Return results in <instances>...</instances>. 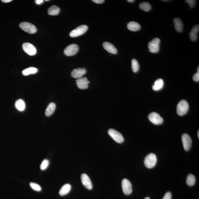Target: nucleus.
Returning <instances> with one entry per match:
<instances>
[{"label":"nucleus","mask_w":199,"mask_h":199,"mask_svg":"<svg viewBox=\"0 0 199 199\" xmlns=\"http://www.w3.org/2000/svg\"><path fill=\"white\" fill-rule=\"evenodd\" d=\"M139 7L142 10L146 12L149 11L151 9L150 4L149 3L146 2L141 3L139 5Z\"/></svg>","instance_id":"26"},{"label":"nucleus","mask_w":199,"mask_h":199,"mask_svg":"<svg viewBox=\"0 0 199 199\" xmlns=\"http://www.w3.org/2000/svg\"><path fill=\"white\" fill-rule=\"evenodd\" d=\"M19 27L23 30L28 33L35 34L37 31V29L35 25L27 22L21 23Z\"/></svg>","instance_id":"4"},{"label":"nucleus","mask_w":199,"mask_h":199,"mask_svg":"<svg viewBox=\"0 0 199 199\" xmlns=\"http://www.w3.org/2000/svg\"><path fill=\"white\" fill-rule=\"evenodd\" d=\"M86 70L84 68H79L73 69L71 73V75L73 78L79 79L82 78L86 74Z\"/></svg>","instance_id":"12"},{"label":"nucleus","mask_w":199,"mask_h":199,"mask_svg":"<svg viewBox=\"0 0 199 199\" xmlns=\"http://www.w3.org/2000/svg\"><path fill=\"white\" fill-rule=\"evenodd\" d=\"M164 85V81L162 79H159L155 81L152 86V89L155 91H159L163 88Z\"/></svg>","instance_id":"21"},{"label":"nucleus","mask_w":199,"mask_h":199,"mask_svg":"<svg viewBox=\"0 0 199 199\" xmlns=\"http://www.w3.org/2000/svg\"><path fill=\"white\" fill-rule=\"evenodd\" d=\"M88 29V26L82 25L79 26L71 31L69 35L71 37H76L85 33Z\"/></svg>","instance_id":"3"},{"label":"nucleus","mask_w":199,"mask_h":199,"mask_svg":"<svg viewBox=\"0 0 199 199\" xmlns=\"http://www.w3.org/2000/svg\"><path fill=\"white\" fill-rule=\"evenodd\" d=\"M157 162L156 155L151 153L147 155L144 160V164L147 168H153L156 165Z\"/></svg>","instance_id":"1"},{"label":"nucleus","mask_w":199,"mask_h":199,"mask_svg":"<svg viewBox=\"0 0 199 199\" xmlns=\"http://www.w3.org/2000/svg\"><path fill=\"white\" fill-rule=\"evenodd\" d=\"M78 46L76 44H72L67 46L64 50V53L67 56L75 55L79 51Z\"/></svg>","instance_id":"7"},{"label":"nucleus","mask_w":199,"mask_h":199,"mask_svg":"<svg viewBox=\"0 0 199 199\" xmlns=\"http://www.w3.org/2000/svg\"><path fill=\"white\" fill-rule=\"evenodd\" d=\"M35 2L38 5H40V4L43 3L44 1L43 0H36V1H35Z\"/></svg>","instance_id":"34"},{"label":"nucleus","mask_w":199,"mask_h":199,"mask_svg":"<svg viewBox=\"0 0 199 199\" xmlns=\"http://www.w3.org/2000/svg\"><path fill=\"white\" fill-rule=\"evenodd\" d=\"M38 69L33 67H30L24 69L22 71V74L24 76H28L31 74H35L38 72Z\"/></svg>","instance_id":"24"},{"label":"nucleus","mask_w":199,"mask_h":199,"mask_svg":"<svg viewBox=\"0 0 199 199\" xmlns=\"http://www.w3.org/2000/svg\"><path fill=\"white\" fill-rule=\"evenodd\" d=\"M49 164V161L47 159H45L42 161L40 165V168L42 170H44L47 169Z\"/></svg>","instance_id":"28"},{"label":"nucleus","mask_w":199,"mask_h":199,"mask_svg":"<svg viewBox=\"0 0 199 199\" xmlns=\"http://www.w3.org/2000/svg\"><path fill=\"white\" fill-rule=\"evenodd\" d=\"M148 118L152 123L155 125H159L163 123V118L159 114L156 112H153L148 116Z\"/></svg>","instance_id":"8"},{"label":"nucleus","mask_w":199,"mask_h":199,"mask_svg":"<svg viewBox=\"0 0 199 199\" xmlns=\"http://www.w3.org/2000/svg\"><path fill=\"white\" fill-rule=\"evenodd\" d=\"M30 186L33 190L37 191H40L41 190V188L40 185L35 182H31L30 184Z\"/></svg>","instance_id":"29"},{"label":"nucleus","mask_w":199,"mask_h":199,"mask_svg":"<svg viewBox=\"0 0 199 199\" xmlns=\"http://www.w3.org/2000/svg\"><path fill=\"white\" fill-rule=\"evenodd\" d=\"M60 9L58 7L53 5L50 7L48 10V13L50 15L56 16L59 14Z\"/></svg>","instance_id":"23"},{"label":"nucleus","mask_w":199,"mask_h":199,"mask_svg":"<svg viewBox=\"0 0 199 199\" xmlns=\"http://www.w3.org/2000/svg\"><path fill=\"white\" fill-rule=\"evenodd\" d=\"M122 187L123 193L126 195L130 194L133 191L131 183L129 180L126 178L122 180Z\"/></svg>","instance_id":"9"},{"label":"nucleus","mask_w":199,"mask_h":199,"mask_svg":"<svg viewBox=\"0 0 199 199\" xmlns=\"http://www.w3.org/2000/svg\"><path fill=\"white\" fill-rule=\"evenodd\" d=\"M172 194L171 192H167L165 194L164 197L162 199H171Z\"/></svg>","instance_id":"32"},{"label":"nucleus","mask_w":199,"mask_h":199,"mask_svg":"<svg viewBox=\"0 0 199 199\" xmlns=\"http://www.w3.org/2000/svg\"><path fill=\"white\" fill-rule=\"evenodd\" d=\"M77 87L80 89H86L88 88V84L90 82L87 77H82L76 80Z\"/></svg>","instance_id":"14"},{"label":"nucleus","mask_w":199,"mask_h":199,"mask_svg":"<svg viewBox=\"0 0 199 199\" xmlns=\"http://www.w3.org/2000/svg\"><path fill=\"white\" fill-rule=\"evenodd\" d=\"M128 29L131 31H136L141 29V26L140 24L136 22L130 21L127 25Z\"/></svg>","instance_id":"17"},{"label":"nucleus","mask_w":199,"mask_h":199,"mask_svg":"<svg viewBox=\"0 0 199 199\" xmlns=\"http://www.w3.org/2000/svg\"><path fill=\"white\" fill-rule=\"evenodd\" d=\"M196 178L195 176L192 174H189L187 178L186 182L188 185L193 186L195 184Z\"/></svg>","instance_id":"25"},{"label":"nucleus","mask_w":199,"mask_h":199,"mask_svg":"<svg viewBox=\"0 0 199 199\" xmlns=\"http://www.w3.org/2000/svg\"><path fill=\"white\" fill-rule=\"evenodd\" d=\"M182 140L185 151H189L191 148L192 144L191 139L190 136L187 133H184L182 135Z\"/></svg>","instance_id":"11"},{"label":"nucleus","mask_w":199,"mask_h":199,"mask_svg":"<svg viewBox=\"0 0 199 199\" xmlns=\"http://www.w3.org/2000/svg\"><path fill=\"white\" fill-rule=\"evenodd\" d=\"M131 64L132 69L133 72L134 73L138 72L140 69V65L137 60L133 59H132Z\"/></svg>","instance_id":"27"},{"label":"nucleus","mask_w":199,"mask_h":199,"mask_svg":"<svg viewBox=\"0 0 199 199\" xmlns=\"http://www.w3.org/2000/svg\"><path fill=\"white\" fill-rule=\"evenodd\" d=\"M199 31V26L198 24L194 26L192 28L190 33H189V38L192 41H195L197 39V34Z\"/></svg>","instance_id":"16"},{"label":"nucleus","mask_w":199,"mask_h":199,"mask_svg":"<svg viewBox=\"0 0 199 199\" xmlns=\"http://www.w3.org/2000/svg\"><path fill=\"white\" fill-rule=\"evenodd\" d=\"M81 181L83 185L86 189H92L93 185L92 182L87 174L85 173L82 174Z\"/></svg>","instance_id":"13"},{"label":"nucleus","mask_w":199,"mask_h":199,"mask_svg":"<svg viewBox=\"0 0 199 199\" xmlns=\"http://www.w3.org/2000/svg\"><path fill=\"white\" fill-rule=\"evenodd\" d=\"M71 189V186L69 184H66L64 185L61 188L59 191V194L61 196L66 195L69 193Z\"/></svg>","instance_id":"19"},{"label":"nucleus","mask_w":199,"mask_h":199,"mask_svg":"<svg viewBox=\"0 0 199 199\" xmlns=\"http://www.w3.org/2000/svg\"><path fill=\"white\" fill-rule=\"evenodd\" d=\"M92 1L95 3L98 4L102 3L105 2L104 0H93Z\"/></svg>","instance_id":"33"},{"label":"nucleus","mask_w":199,"mask_h":199,"mask_svg":"<svg viewBox=\"0 0 199 199\" xmlns=\"http://www.w3.org/2000/svg\"><path fill=\"white\" fill-rule=\"evenodd\" d=\"M160 41V39L155 38L149 43V50L151 53H156L159 52Z\"/></svg>","instance_id":"5"},{"label":"nucleus","mask_w":199,"mask_h":199,"mask_svg":"<svg viewBox=\"0 0 199 199\" xmlns=\"http://www.w3.org/2000/svg\"><path fill=\"white\" fill-rule=\"evenodd\" d=\"M15 106L17 110L20 111H23L25 110L26 104L23 100L19 99L16 101L15 103Z\"/></svg>","instance_id":"20"},{"label":"nucleus","mask_w":199,"mask_h":199,"mask_svg":"<svg viewBox=\"0 0 199 199\" xmlns=\"http://www.w3.org/2000/svg\"><path fill=\"white\" fill-rule=\"evenodd\" d=\"M103 47L106 51L111 54H116L118 53V51L115 46L108 42H104L103 44Z\"/></svg>","instance_id":"15"},{"label":"nucleus","mask_w":199,"mask_h":199,"mask_svg":"<svg viewBox=\"0 0 199 199\" xmlns=\"http://www.w3.org/2000/svg\"><path fill=\"white\" fill-rule=\"evenodd\" d=\"M12 0H2V2L4 3H9L11 2Z\"/></svg>","instance_id":"35"},{"label":"nucleus","mask_w":199,"mask_h":199,"mask_svg":"<svg viewBox=\"0 0 199 199\" xmlns=\"http://www.w3.org/2000/svg\"><path fill=\"white\" fill-rule=\"evenodd\" d=\"M55 108L56 105L55 103L51 102L48 106L46 110L45 114L47 117L50 116L54 113L55 110Z\"/></svg>","instance_id":"22"},{"label":"nucleus","mask_w":199,"mask_h":199,"mask_svg":"<svg viewBox=\"0 0 199 199\" xmlns=\"http://www.w3.org/2000/svg\"><path fill=\"white\" fill-rule=\"evenodd\" d=\"M23 50L28 55H35L37 53V50L35 46L29 43H25L22 45Z\"/></svg>","instance_id":"10"},{"label":"nucleus","mask_w":199,"mask_h":199,"mask_svg":"<svg viewBox=\"0 0 199 199\" xmlns=\"http://www.w3.org/2000/svg\"><path fill=\"white\" fill-rule=\"evenodd\" d=\"M144 199H150V198L149 197H146Z\"/></svg>","instance_id":"37"},{"label":"nucleus","mask_w":199,"mask_h":199,"mask_svg":"<svg viewBox=\"0 0 199 199\" xmlns=\"http://www.w3.org/2000/svg\"><path fill=\"white\" fill-rule=\"evenodd\" d=\"M193 79L196 82L199 81V67L198 68V72L193 75Z\"/></svg>","instance_id":"31"},{"label":"nucleus","mask_w":199,"mask_h":199,"mask_svg":"<svg viewBox=\"0 0 199 199\" xmlns=\"http://www.w3.org/2000/svg\"><path fill=\"white\" fill-rule=\"evenodd\" d=\"M174 24L176 31L178 32H182L183 30V24L182 20L178 18L174 19Z\"/></svg>","instance_id":"18"},{"label":"nucleus","mask_w":199,"mask_h":199,"mask_svg":"<svg viewBox=\"0 0 199 199\" xmlns=\"http://www.w3.org/2000/svg\"><path fill=\"white\" fill-rule=\"evenodd\" d=\"M127 1L128 2H133L135 1L134 0H128Z\"/></svg>","instance_id":"36"},{"label":"nucleus","mask_w":199,"mask_h":199,"mask_svg":"<svg viewBox=\"0 0 199 199\" xmlns=\"http://www.w3.org/2000/svg\"><path fill=\"white\" fill-rule=\"evenodd\" d=\"M108 133L110 137L117 142L121 144L124 142V140L123 136L118 131L113 129H110L108 131Z\"/></svg>","instance_id":"6"},{"label":"nucleus","mask_w":199,"mask_h":199,"mask_svg":"<svg viewBox=\"0 0 199 199\" xmlns=\"http://www.w3.org/2000/svg\"><path fill=\"white\" fill-rule=\"evenodd\" d=\"M198 138L199 137V131H198Z\"/></svg>","instance_id":"38"},{"label":"nucleus","mask_w":199,"mask_h":199,"mask_svg":"<svg viewBox=\"0 0 199 199\" xmlns=\"http://www.w3.org/2000/svg\"><path fill=\"white\" fill-rule=\"evenodd\" d=\"M185 2L187 3L190 8H193L196 6V1L194 0H186Z\"/></svg>","instance_id":"30"},{"label":"nucleus","mask_w":199,"mask_h":199,"mask_svg":"<svg viewBox=\"0 0 199 199\" xmlns=\"http://www.w3.org/2000/svg\"><path fill=\"white\" fill-rule=\"evenodd\" d=\"M189 109V105L187 101L182 100L178 104L177 112L178 115L182 116L187 113Z\"/></svg>","instance_id":"2"}]
</instances>
